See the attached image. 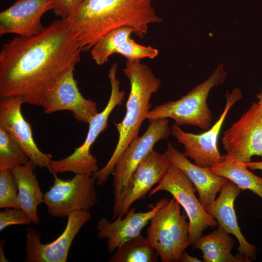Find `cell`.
Here are the masks:
<instances>
[{"instance_id":"6da1fadb","label":"cell","mask_w":262,"mask_h":262,"mask_svg":"<svg viewBox=\"0 0 262 262\" xmlns=\"http://www.w3.org/2000/svg\"><path fill=\"white\" fill-rule=\"evenodd\" d=\"M82 50L66 18L52 21L39 34L15 37L0 51V97H20L40 106L44 95L71 66Z\"/></svg>"},{"instance_id":"7a4b0ae2","label":"cell","mask_w":262,"mask_h":262,"mask_svg":"<svg viewBox=\"0 0 262 262\" xmlns=\"http://www.w3.org/2000/svg\"><path fill=\"white\" fill-rule=\"evenodd\" d=\"M152 0H84L66 18L82 51L91 49L108 33L129 26L141 39L148 25L162 22L152 7Z\"/></svg>"},{"instance_id":"3957f363","label":"cell","mask_w":262,"mask_h":262,"mask_svg":"<svg viewBox=\"0 0 262 262\" xmlns=\"http://www.w3.org/2000/svg\"><path fill=\"white\" fill-rule=\"evenodd\" d=\"M123 72L131 86L126 104V114L121 122L114 123L118 132V139L113 153L106 165L92 174L98 185H102L107 180L113 172L118 158L131 141L138 136L141 125L150 110L151 96L161 85V80L140 61L127 60Z\"/></svg>"},{"instance_id":"277c9868","label":"cell","mask_w":262,"mask_h":262,"mask_svg":"<svg viewBox=\"0 0 262 262\" xmlns=\"http://www.w3.org/2000/svg\"><path fill=\"white\" fill-rule=\"evenodd\" d=\"M227 73L223 64H219L211 75L186 95L155 106L147 115L149 122L161 118H172L179 126L193 125L203 130L211 126L212 112L207 100L212 88L223 84Z\"/></svg>"},{"instance_id":"5b68a950","label":"cell","mask_w":262,"mask_h":262,"mask_svg":"<svg viewBox=\"0 0 262 262\" xmlns=\"http://www.w3.org/2000/svg\"><path fill=\"white\" fill-rule=\"evenodd\" d=\"M117 66H111L108 77L110 80L111 90L110 98L105 108L98 113L89 122V129L83 143L75 148L69 156L60 160H51L47 168L49 173L71 172L76 174L92 175L98 171L96 157L90 152V148L98 136L108 126L109 116L114 108L121 104L125 92L120 90V82L116 77Z\"/></svg>"},{"instance_id":"8992f818","label":"cell","mask_w":262,"mask_h":262,"mask_svg":"<svg viewBox=\"0 0 262 262\" xmlns=\"http://www.w3.org/2000/svg\"><path fill=\"white\" fill-rule=\"evenodd\" d=\"M186 217L173 197L150 219L147 237L163 262H179L182 252L190 245Z\"/></svg>"},{"instance_id":"52a82bcc","label":"cell","mask_w":262,"mask_h":262,"mask_svg":"<svg viewBox=\"0 0 262 262\" xmlns=\"http://www.w3.org/2000/svg\"><path fill=\"white\" fill-rule=\"evenodd\" d=\"M195 190L193 183L184 172L171 164L162 180L148 193V196H151L160 191H166L182 207L189 219V236L190 245L193 246L203 236L205 229L218 225L196 197Z\"/></svg>"},{"instance_id":"ba28073f","label":"cell","mask_w":262,"mask_h":262,"mask_svg":"<svg viewBox=\"0 0 262 262\" xmlns=\"http://www.w3.org/2000/svg\"><path fill=\"white\" fill-rule=\"evenodd\" d=\"M53 175V183L43 196L49 215L67 216L74 212L88 211L97 203L96 180L92 175L76 174L66 180L59 178L57 174Z\"/></svg>"},{"instance_id":"9c48e42d","label":"cell","mask_w":262,"mask_h":262,"mask_svg":"<svg viewBox=\"0 0 262 262\" xmlns=\"http://www.w3.org/2000/svg\"><path fill=\"white\" fill-rule=\"evenodd\" d=\"M242 98V93L238 87L227 92L226 104L222 114L214 125L202 133L187 132L175 123L172 124L171 134L183 145V154L193 159L196 165L210 168L224 160V155H222L218 148V136L229 111Z\"/></svg>"},{"instance_id":"30bf717a","label":"cell","mask_w":262,"mask_h":262,"mask_svg":"<svg viewBox=\"0 0 262 262\" xmlns=\"http://www.w3.org/2000/svg\"><path fill=\"white\" fill-rule=\"evenodd\" d=\"M224 158L240 164L262 156V107L253 102L240 118L223 133Z\"/></svg>"},{"instance_id":"8fae6325","label":"cell","mask_w":262,"mask_h":262,"mask_svg":"<svg viewBox=\"0 0 262 262\" xmlns=\"http://www.w3.org/2000/svg\"><path fill=\"white\" fill-rule=\"evenodd\" d=\"M171 164L164 153L152 149L140 163L127 185L114 198L112 219L122 218L134 202L144 198L162 180Z\"/></svg>"},{"instance_id":"7c38bea8","label":"cell","mask_w":262,"mask_h":262,"mask_svg":"<svg viewBox=\"0 0 262 262\" xmlns=\"http://www.w3.org/2000/svg\"><path fill=\"white\" fill-rule=\"evenodd\" d=\"M171 134L168 118L150 122L145 133L131 141L117 160L113 172L114 198L127 185L132 175L155 144Z\"/></svg>"},{"instance_id":"4fadbf2b","label":"cell","mask_w":262,"mask_h":262,"mask_svg":"<svg viewBox=\"0 0 262 262\" xmlns=\"http://www.w3.org/2000/svg\"><path fill=\"white\" fill-rule=\"evenodd\" d=\"M87 210L78 211L67 216L66 228L55 240L41 242V234L31 227L26 228L25 262H66L71 244L81 228L91 218Z\"/></svg>"},{"instance_id":"5bb4252c","label":"cell","mask_w":262,"mask_h":262,"mask_svg":"<svg viewBox=\"0 0 262 262\" xmlns=\"http://www.w3.org/2000/svg\"><path fill=\"white\" fill-rule=\"evenodd\" d=\"M75 66L63 74L44 95L40 102L46 114L68 110L79 121L89 123L98 112L97 103L83 97L74 78Z\"/></svg>"},{"instance_id":"9a60e30c","label":"cell","mask_w":262,"mask_h":262,"mask_svg":"<svg viewBox=\"0 0 262 262\" xmlns=\"http://www.w3.org/2000/svg\"><path fill=\"white\" fill-rule=\"evenodd\" d=\"M20 97L0 98V125L3 126L20 145L35 166L48 167L52 155L42 152L35 144L31 124L24 118Z\"/></svg>"},{"instance_id":"2e32d148","label":"cell","mask_w":262,"mask_h":262,"mask_svg":"<svg viewBox=\"0 0 262 262\" xmlns=\"http://www.w3.org/2000/svg\"><path fill=\"white\" fill-rule=\"evenodd\" d=\"M54 0H17L0 13V36L16 34L30 36L45 29L41 23L43 15L53 10Z\"/></svg>"},{"instance_id":"e0dca14e","label":"cell","mask_w":262,"mask_h":262,"mask_svg":"<svg viewBox=\"0 0 262 262\" xmlns=\"http://www.w3.org/2000/svg\"><path fill=\"white\" fill-rule=\"evenodd\" d=\"M169 201L163 198L145 212H136L135 208H131L124 217L111 222L106 217H102L97 224L98 236L107 239L108 251L113 253L126 242L140 235L156 212Z\"/></svg>"},{"instance_id":"ac0fdd59","label":"cell","mask_w":262,"mask_h":262,"mask_svg":"<svg viewBox=\"0 0 262 262\" xmlns=\"http://www.w3.org/2000/svg\"><path fill=\"white\" fill-rule=\"evenodd\" d=\"M241 192V189L228 180L218 197L204 208L219 226L237 238L239 242L238 254L251 262L256 259L257 249L255 245L249 243L242 233L234 207V201Z\"/></svg>"},{"instance_id":"d6986e66","label":"cell","mask_w":262,"mask_h":262,"mask_svg":"<svg viewBox=\"0 0 262 262\" xmlns=\"http://www.w3.org/2000/svg\"><path fill=\"white\" fill-rule=\"evenodd\" d=\"M171 164L180 168L193 183L205 207L213 201L228 180L215 175L209 168L201 167L191 163L183 153L176 149L168 143L164 153Z\"/></svg>"},{"instance_id":"ffe728a7","label":"cell","mask_w":262,"mask_h":262,"mask_svg":"<svg viewBox=\"0 0 262 262\" xmlns=\"http://www.w3.org/2000/svg\"><path fill=\"white\" fill-rule=\"evenodd\" d=\"M35 166L31 160L26 164L18 165L12 170L18 186V197L21 208L37 225L39 223L38 206L43 202V196L34 173Z\"/></svg>"},{"instance_id":"44dd1931","label":"cell","mask_w":262,"mask_h":262,"mask_svg":"<svg viewBox=\"0 0 262 262\" xmlns=\"http://www.w3.org/2000/svg\"><path fill=\"white\" fill-rule=\"evenodd\" d=\"M234 244V239L219 226L214 231L202 236L193 248L202 252L205 262H250L238 253L232 254Z\"/></svg>"},{"instance_id":"7402d4cb","label":"cell","mask_w":262,"mask_h":262,"mask_svg":"<svg viewBox=\"0 0 262 262\" xmlns=\"http://www.w3.org/2000/svg\"><path fill=\"white\" fill-rule=\"evenodd\" d=\"M216 175L232 181L241 190H248L262 199V177L248 170L244 164L224 160L209 168Z\"/></svg>"},{"instance_id":"603a6c76","label":"cell","mask_w":262,"mask_h":262,"mask_svg":"<svg viewBox=\"0 0 262 262\" xmlns=\"http://www.w3.org/2000/svg\"><path fill=\"white\" fill-rule=\"evenodd\" d=\"M158 255L147 237L141 234L119 246L109 262H156Z\"/></svg>"},{"instance_id":"cb8c5ba5","label":"cell","mask_w":262,"mask_h":262,"mask_svg":"<svg viewBox=\"0 0 262 262\" xmlns=\"http://www.w3.org/2000/svg\"><path fill=\"white\" fill-rule=\"evenodd\" d=\"M133 33V28L129 26L122 27L110 32L90 50L92 59L98 65L108 62L110 56L115 53L119 46Z\"/></svg>"},{"instance_id":"d4e9b609","label":"cell","mask_w":262,"mask_h":262,"mask_svg":"<svg viewBox=\"0 0 262 262\" xmlns=\"http://www.w3.org/2000/svg\"><path fill=\"white\" fill-rule=\"evenodd\" d=\"M30 158L9 131L0 125V170L26 164Z\"/></svg>"},{"instance_id":"484cf974","label":"cell","mask_w":262,"mask_h":262,"mask_svg":"<svg viewBox=\"0 0 262 262\" xmlns=\"http://www.w3.org/2000/svg\"><path fill=\"white\" fill-rule=\"evenodd\" d=\"M18 186L12 170H0V208L21 209L18 197Z\"/></svg>"},{"instance_id":"4316f807","label":"cell","mask_w":262,"mask_h":262,"mask_svg":"<svg viewBox=\"0 0 262 262\" xmlns=\"http://www.w3.org/2000/svg\"><path fill=\"white\" fill-rule=\"evenodd\" d=\"M115 53L122 55L128 61H135L145 58L154 59L158 56L159 51L150 46L140 45L129 37L119 46Z\"/></svg>"},{"instance_id":"83f0119b","label":"cell","mask_w":262,"mask_h":262,"mask_svg":"<svg viewBox=\"0 0 262 262\" xmlns=\"http://www.w3.org/2000/svg\"><path fill=\"white\" fill-rule=\"evenodd\" d=\"M31 218L22 209L7 208L0 212V231L15 225H29Z\"/></svg>"},{"instance_id":"f1b7e54d","label":"cell","mask_w":262,"mask_h":262,"mask_svg":"<svg viewBox=\"0 0 262 262\" xmlns=\"http://www.w3.org/2000/svg\"><path fill=\"white\" fill-rule=\"evenodd\" d=\"M84 0H54L53 12L62 19L67 18L81 5Z\"/></svg>"},{"instance_id":"f546056e","label":"cell","mask_w":262,"mask_h":262,"mask_svg":"<svg viewBox=\"0 0 262 262\" xmlns=\"http://www.w3.org/2000/svg\"><path fill=\"white\" fill-rule=\"evenodd\" d=\"M179 262H202L196 257L192 256L189 255L185 250H184L181 254Z\"/></svg>"},{"instance_id":"4dcf8cb0","label":"cell","mask_w":262,"mask_h":262,"mask_svg":"<svg viewBox=\"0 0 262 262\" xmlns=\"http://www.w3.org/2000/svg\"><path fill=\"white\" fill-rule=\"evenodd\" d=\"M248 168L251 170H262V161L258 162H250L244 164Z\"/></svg>"},{"instance_id":"1f68e13d","label":"cell","mask_w":262,"mask_h":262,"mask_svg":"<svg viewBox=\"0 0 262 262\" xmlns=\"http://www.w3.org/2000/svg\"><path fill=\"white\" fill-rule=\"evenodd\" d=\"M5 242V240H1L0 242V262H8L6 258H5L3 251V245Z\"/></svg>"},{"instance_id":"d6a6232c","label":"cell","mask_w":262,"mask_h":262,"mask_svg":"<svg viewBox=\"0 0 262 262\" xmlns=\"http://www.w3.org/2000/svg\"><path fill=\"white\" fill-rule=\"evenodd\" d=\"M257 98L258 100L257 103L262 107V90L257 94Z\"/></svg>"}]
</instances>
